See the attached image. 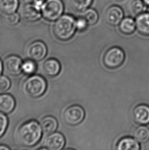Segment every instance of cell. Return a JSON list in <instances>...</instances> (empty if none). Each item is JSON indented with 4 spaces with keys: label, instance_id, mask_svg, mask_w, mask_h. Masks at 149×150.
<instances>
[{
    "label": "cell",
    "instance_id": "cell-1",
    "mask_svg": "<svg viewBox=\"0 0 149 150\" xmlns=\"http://www.w3.org/2000/svg\"><path fill=\"white\" fill-rule=\"evenodd\" d=\"M42 134L40 124L34 120H31L25 122L18 128L16 138L21 146L32 147L38 144Z\"/></svg>",
    "mask_w": 149,
    "mask_h": 150
},
{
    "label": "cell",
    "instance_id": "cell-2",
    "mask_svg": "<svg viewBox=\"0 0 149 150\" xmlns=\"http://www.w3.org/2000/svg\"><path fill=\"white\" fill-rule=\"evenodd\" d=\"M76 31V18L69 14H63L55 21L53 27L55 37L61 41L72 39Z\"/></svg>",
    "mask_w": 149,
    "mask_h": 150
},
{
    "label": "cell",
    "instance_id": "cell-3",
    "mask_svg": "<svg viewBox=\"0 0 149 150\" xmlns=\"http://www.w3.org/2000/svg\"><path fill=\"white\" fill-rule=\"evenodd\" d=\"M47 88V83L40 75H32L27 78L22 83L23 93L28 98H37L44 94Z\"/></svg>",
    "mask_w": 149,
    "mask_h": 150
},
{
    "label": "cell",
    "instance_id": "cell-4",
    "mask_svg": "<svg viewBox=\"0 0 149 150\" xmlns=\"http://www.w3.org/2000/svg\"><path fill=\"white\" fill-rule=\"evenodd\" d=\"M65 10L62 0H46L42 5L41 12L43 18L48 22H55L59 18Z\"/></svg>",
    "mask_w": 149,
    "mask_h": 150
},
{
    "label": "cell",
    "instance_id": "cell-5",
    "mask_svg": "<svg viewBox=\"0 0 149 150\" xmlns=\"http://www.w3.org/2000/svg\"><path fill=\"white\" fill-rule=\"evenodd\" d=\"M125 54L119 47H112L106 51L103 57V63L109 69H115L121 66L125 61Z\"/></svg>",
    "mask_w": 149,
    "mask_h": 150
},
{
    "label": "cell",
    "instance_id": "cell-6",
    "mask_svg": "<svg viewBox=\"0 0 149 150\" xmlns=\"http://www.w3.org/2000/svg\"><path fill=\"white\" fill-rule=\"evenodd\" d=\"M84 117V109L77 105L70 106L65 109L63 114L64 121L70 126H76L80 124Z\"/></svg>",
    "mask_w": 149,
    "mask_h": 150
},
{
    "label": "cell",
    "instance_id": "cell-7",
    "mask_svg": "<svg viewBox=\"0 0 149 150\" xmlns=\"http://www.w3.org/2000/svg\"><path fill=\"white\" fill-rule=\"evenodd\" d=\"M47 52V47L43 42L35 41L31 43L27 48V57L35 62H39L45 58Z\"/></svg>",
    "mask_w": 149,
    "mask_h": 150
},
{
    "label": "cell",
    "instance_id": "cell-8",
    "mask_svg": "<svg viewBox=\"0 0 149 150\" xmlns=\"http://www.w3.org/2000/svg\"><path fill=\"white\" fill-rule=\"evenodd\" d=\"M22 61L20 57L11 55L6 57L3 62V69L8 74L18 75L22 72Z\"/></svg>",
    "mask_w": 149,
    "mask_h": 150
},
{
    "label": "cell",
    "instance_id": "cell-9",
    "mask_svg": "<svg viewBox=\"0 0 149 150\" xmlns=\"http://www.w3.org/2000/svg\"><path fill=\"white\" fill-rule=\"evenodd\" d=\"M21 13L23 20L29 23L37 22L42 16L41 8L29 2L23 6Z\"/></svg>",
    "mask_w": 149,
    "mask_h": 150
},
{
    "label": "cell",
    "instance_id": "cell-10",
    "mask_svg": "<svg viewBox=\"0 0 149 150\" xmlns=\"http://www.w3.org/2000/svg\"><path fill=\"white\" fill-rule=\"evenodd\" d=\"M124 11L120 6L112 5L106 11L105 21L110 26H118L124 18Z\"/></svg>",
    "mask_w": 149,
    "mask_h": 150
},
{
    "label": "cell",
    "instance_id": "cell-11",
    "mask_svg": "<svg viewBox=\"0 0 149 150\" xmlns=\"http://www.w3.org/2000/svg\"><path fill=\"white\" fill-rule=\"evenodd\" d=\"M65 144V139L63 134L54 132L47 135L44 142V147L47 150H62Z\"/></svg>",
    "mask_w": 149,
    "mask_h": 150
},
{
    "label": "cell",
    "instance_id": "cell-12",
    "mask_svg": "<svg viewBox=\"0 0 149 150\" xmlns=\"http://www.w3.org/2000/svg\"><path fill=\"white\" fill-rule=\"evenodd\" d=\"M133 120L141 125L149 124V106L145 104L136 105L132 112Z\"/></svg>",
    "mask_w": 149,
    "mask_h": 150
},
{
    "label": "cell",
    "instance_id": "cell-13",
    "mask_svg": "<svg viewBox=\"0 0 149 150\" xmlns=\"http://www.w3.org/2000/svg\"><path fill=\"white\" fill-rule=\"evenodd\" d=\"M42 71L44 75L54 77L58 75L61 70V65L59 61L54 58L48 59L42 65Z\"/></svg>",
    "mask_w": 149,
    "mask_h": 150
},
{
    "label": "cell",
    "instance_id": "cell-14",
    "mask_svg": "<svg viewBox=\"0 0 149 150\" xmlns=\"http://www.w3.org/2000/svg\"><path fill=\"white\" fill-rule=\"evenodd\" d=\"M136 30L141 35L149 36V12L141 13L135 18Z\"/></svg>",
    "mask_w": 149,
    "mask_h": 150
},
{
    "label": "cell",
    "instance_id": "cell-15",
    "mask_svg": "<svg viewBox=\"0 0 149 150\" xmlns=\"http://www.w3.org/2000/svg\"><path fill=\"white\" fill-rule=\"evenodd\" d=\"M14 98L8 94L2 93L0 95V112L7 114L12 112L15 107Z\"/></svg>",
    "mask_w": 149,
    "mask_h": 150
},
{
    "label": "cell",
    "instance_id": "cell-16",
    "mask_svg": "<svg viewBox=\"0 0 149 150\" xmlns=\"http://www.w3.org/2000/svg\"><path fill=\"white\" fill-rule=\"evenodd\" d=\"M39 124L43 134L46 135L55 132L58 126L56 119L51 116H47L43 118Z\"/></svg>",
    "mask_w": 149,
    "mask_h": 150
},
{
    "label": "cell",
    "instance_id": "cell-17",
    "mask_svg": "<svg viewBox=\"0 0 149 150\" xmlns=\"http://www.w3.org/2000/svg\"><path fill=\"white\" fill-rule=\"evenodd\" d=\"M118 26L119 31L125 35H131L136 30L135 20L130 16L124 18Z\"/></svg>",
    "mask_w": 149,
    "mask_h": 150
},
{
    "label": "cell",
    "instance_id": "cell-18",
    "mask_svg": "<svg viewBox=\"0 0 149 150\" xmlns=\"http://www.w3.org/2000/svg\"><path fill=\"white\" fill-rule=\"evenodd\" d=\"M116 149L119 150H139L141 147L138 142L135 138L126 137L119 140Z\"/></svg>",
    "mask_w": 149,
    "mask_h": 150
},
{
    "label": "cell",
    "instance_id": "cell-19",
    "mask_svg": "<svg viewBox=\"0 0 149 150\" xmlns=\"http://www.w3.org/2000/svg\"><path fill=\"white\" fill-rule=\"evenodd\" d=\"M18 6V0H0V11L5 15L16 12Z\"/></svg>",
    "mask_w": 149,
    "mask_h": 150
},
{
    "label": "cell",
    "instance_id": "cell-20",
    "mask_svg": "<svg viewBox=\"0 0 149 150\" xmlns=\"http://www.w3.org/2000/svg\"><path fill=\"white\" fill-rule=\"evenodd\" d=\"M93 1V0H69V3L74 11L82 13L90 8Z\"/></svg>",
    "mask_w": 149,
    "mask_h": 150
},
{
    "label": "cell",
    "instance_id": "cell-21",
    "mask_svg": "<svg viewBox=\"0 0 149 150\" xmlns=\"http://www.w3.org/2000/svg\"><path fill=\"white\" fill-rule=\"evenodd\" d=\"M134 137L137 142L141 143L147 142L149 140V129L147 127L140 126L134 132Z\"/></svg>",
    "mask_w": 149,
    "mask_h": 150
},
{
    "label": "cell",
    "instance_id": "cell-22",
    "mask_svg": "<svg viewBox=\"0 0 149 150\" xmlns=\"http://www.w3.org/2000/svg\"><path fill=\"white\" fill-rule=\"evenodd\" d=\"M81 16L86 19L89 26L96 24L99 21V13L97 10L93 8H88L84 12H82Z\"/></svg>",
    "mask_w": 149,
    "mask_h": 150
},
{
    "label": "cell",
    "instance_id": "cell-23",
    "mask_svg": "<svg viewBox=\"0 0 149 150\" xmlns=\"http://www.w3.org/2000/svg\"><path fill=\"white\" fill-rule=\"evenodd\" d=\"M147 6L143 0H133L130 5V9L133 14L137 15L146 11Z\"/></svg>",
    "mask_w": 149,
    "mask_h": 150
},
{
    "label": "cell",
    "instance_id": "cell-24",
    "mask_svg": "<svg viewBox=\"0 0 149 150\" xmlns=\"http://www.w3.org/2000/svg\"><path fill=\"white\" fill-rule=\"evenodd\" d=\"M37 65L35 62L31 59L25 61L22 63V72L27 75H31L37 71Z\"/></svg>",
    "mask_w": 149,
    "mask_h": 150
},
{
    "label": "cell",
    "instance_id": "cell-25",
    "mask_svg": "<svg viewBox=\"0 0 149 150\" xmlns=\"http://www.w3.org/2000/svg\"><path fill=\"white\" fill-rule=\"evenodd\" d=\"M11 81L5 76H0V94L4 93L10 89Z\"/></svg>",
    "mask_w": 149,
    "mask_h": 150
},
{
    "label": "cell",
    "instance_id": "cell-26",
    "mask_svg": "<svg viewBox=\"0 0 149 150\" xmlns=\"http://www.w3.org/2000/svg\"><path fill=\"white\" fill-rule=\"evenodd\" d=\"M89 24L86 20V19L82 16H79L78 18H76V27L77 30L79 32H83L86 30L88 27Z\"/></svg>",
    "mask_w": 149,
    "mask_h": 150
},
{
    "label": "cell",
    "instance_id": "cell-27",
    "mask_svg": "<svg viewBox=\"0 0 149 150\" xmlns=\"http://www.w3.org/2000/svg\"><path fill=\"white\" fill-rule=\"evenodd\" d=\"M5 20L6 23L11 26H15L18 24L20 21V15L16 12H14L11 14L5 15Z\"/></svg>",
    "mask_w": 149,
    "mask_h": 150
},
{
    "label": "cell",
    "instance_id": "cell-28",
    "mask_svg": "<svg viewBox=\"0 0 149 150\" xmlns=\"http://www.w3.org/2000/svg\"><path fill=\"white\" fill-rule=\"evenodd\" d=\"M8 125V120L5 114L0 112V138L6 132Z\"/></svg>",
    "mask_w": 149,
    "mask_h": 150
},
{
    "label": "cell",
    "instance_id": "cell-29",
    "mask_svg": "<svg viewBox=\"0 0 149 150\" xmlns=\"http://www.w3.org/2000/svg\"><path fill=\"white\" fill-rule=\"evenodd\" d=\"M46 1V0H28V2L34 4L35 6H37L39 8H41L42 5Z\"/></svg>",
    "mask_w": 149,
    "mask_h": 150
},
{
    "label": "cell",
    "instance_id": "cell-30",
    "mask_svg": "<svg viewBox=\"0 0 149 150\" xmlns=\"http://www.w3.org/2000/svg\"><path fill=\"white\" fill-rule=\"evenodd\" d=\"M3 69V64L1 60L0 59V76L1 75V74H2Z\"/></svg>",
    "mask_w": 149,
    "mask_h": 150
},
{
    "label": "cell",
    "instance_id": "cell-31",
    "mask_svg": "<svg viewBox=\"0 0 149 150\" xmlns=\"http://www.w3.org/2000/svg\"><path fill=\"white\" fill-rule=\"evenodd\" d=\"M9 150V148L4 145H0V150Z\"/></svg>",
    "mask_w": 149,
    "mask_h": 150
},
{
    "label": "cell",
    "instance_id": "cell-32",
    "mask_svg": "<svg viewBox=\"0 0 149 150\" xmlns=\"http://www.w3.org/2000/svg\"><path fill=\"white\" fill-rule=\"evenodd\" d=\"M143 1L148 7H149V0H143Z\"/></svg>",
    "mask_w": 149,
    "mask_h": 150
},
{
    "label": "cell",
    "instance_id": "cell-33",
    "mask_svg": "<svg viewBox=\"0 0 149 150\" xmlns=\"http://www.w3.org/2000/svg\"><path fill=\"white\" fill-rule=\"evenodd\" d=\"M115 1L117 2H123L124 1H125V0H115Z\"/></svg>",
    "mask_w": 149,
    "mask_h": 150
}]
</instances>
